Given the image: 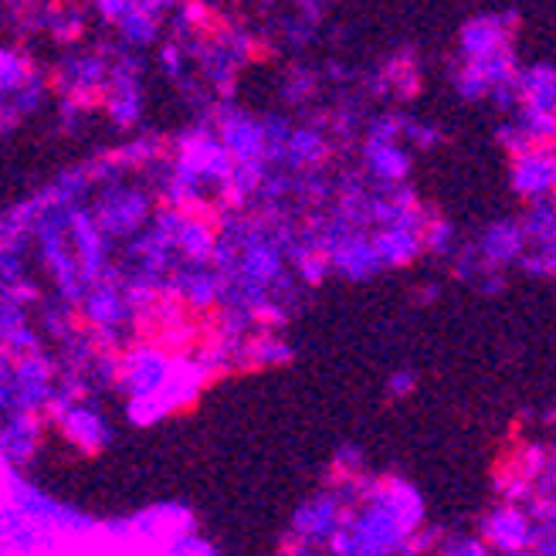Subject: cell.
I'll use <instances>...</instances> for the list:
<instances>
[{
    "label": "cell",
    "mask_w": 556,
    "mask_h": 556,
    "mask_svg": "<svg viewBox=\"0 0 556 556\" xmlns=\"http://www.w3.org/2000/svg\"><path fill=\"white\" fill-rule=\"evenodd\" d=\"M160 11H153L150 4H143V0H132V8L126 11V17L113 27L119 45L132 48V51H143L150 45H156L160 38Z\"/></svg>",
    "instance_id": "23"
},
{
    "label": "cell",
    "mask_w": 556,
    "mask_h": 556,
    "mask_svg": "<svg viewBox=\"0 0 556 556\" xmlns=\"http://www.w3.org/2000/svg\"><path fill=\"white\" fill-rule=\"evenodd\" d=\"M329 136L319 126H295L286 143V170L292 174H313L329 160Z\"/></svg>",
    "instance_id": "17"
},
{
    "label": "cell",
    "mask_w": 556,
    "mask_h": 556,
    "mask_svg": "<svg viewBox=\"0 0 556 556\" xmlns=\"http://www.w3.org/2000/svg\"><path fill=\"white\" fill-rule=\"evenodd\" d=\"M516 89H519V105L556 113V65H549V62L522 65L519 78H516Z\"/></svg>",
    "instance_id": "20"
},
{
    "label": "cell",
    "mask_w": 556,
    "mask_h": 556,
    "mask_svg": "<svg viewBox=\"0 0 556 556\" xmlns=\"http://www.w3.org/2000/svg\"><path fill=\"white\" fill-rule=\"evenodd\" d=\"M438 556H492V546L485 540H452L441 546Z\"/></svg>",
    "instance_id": "38"
},
{
    "label": "cell",
    "mask_w": 556,
    "mask_h": 556,
    "mask_svg": "<svg viewBox=\"0 0 556 556\" xmlns=\"http://www.w3.org/2000/svg\"><path fill=\"white\" fill-rule=\"evenodd\" d=\"M509 184L526 204L543 201V198H556L553 147H530V150L509 156Z\"/></svg>",
    "instance_id": "11"
},
{
    "label": "cell",
    "mask_w": 556,
    "mask_h": 556,
    "mask_svg": "<svg viewBox=\"0 0 556 556\" xmlns=\"http://www.w3.org/2000/svg\"><path fill=\"white\" fill-rule=\"evenodd\" d=\"M476 248L492 268H506V265H519V258L530 252V238H526L522 220H492L479 235Z\"/></svg>",
    "instance_id": "15"
},
{
    "label": "cell",
    "mask_w": 556,
    "mask_h": 556,
    "mask_svg": "<svg viewBox=\"0 0 556 556\" xmlns=\"http://www.w3.org/2000/svg\"><path fill=\"white\" fill-rule=\"evenodd\" d=\"M45 35L59 45H75L81 35H86V11L75 4H48Z\"/></svg>",
    "instance_id": "27"
},
{
    "label": "cell",
    "mask_w": 556,
    "mask_h": 556,
    "mask_svg": "<svg viewBox=\"0 0 556 556\" xmlns=\"http://www.w3.org/2000/svg\"><path fill=\"white\" fill-rule=\"evenodd\" d=\"M452 78H455V92L462 99H468V102H479V99H489L492 96V86H489V78H485V72H482L479 62H465L462 59Z\"/></svg>",
    "instance_id": "31"
},
{
    "label": "cell",
    "mask_w": 556,
    "mask_h": 556,
    "mask_svg": "<svg viewBox=\"0 0 556 556\" xmlns=\"http://www.w3.org/2000/svg\"><path fill=\"white\" fill-rule=\"evenodd\" d=\"M292 359V346L282 340V337H275L271 329H255V332H248V340L241 343L238 350V367L244 370H265V367H278V364H289Z\"/></svg>",
    "instance_id": "21"
},
{
    "label": "cell",
    "mask_w": 556,
    "mask_h": 556,
    "mask_svg": "<svg viewBox=\"0 0 556 556\" xmlns=\"http://www.w3.org/2000/svg\"><path fill=\"white\" fill-rule=\"evenodd\" d=\"M45 414L41 410H11L8 428H4V458L8 465H21L35 455L38 438H41Z\"/></svg>",
    "instance_id": "19"
},
{
    "label": "cell",
    "mask_w": 556,
    "mask_h": 556,
    "mask_svg": "<svg viewBox=\"0 0 556 556\" xmlns=\"http://www.w3.org/2000/svg\"><path fill=\"white\" fill-rule=\"evenodd\" d=\"M187 48L193 54V72H198V78L217 99H228L235 92L238 72L255 59L258 41L238 24H217L204 38H198Z\"/></svg>",
    "instance_id": "1"
},
{
    "label": "cell",
    "mask_w": 556,
    "mask_h": 556,
    "mask_svg": "<svg viewBox=\"0 0 556 556\" xmlns=\"http://www.w3.org/2000/svg\"><path fill=\"white\" fill-rule=\"evenodd\" d=\"M177 353L166 350L163 343L150 340V343H132L119 353V387L132 397V394H156L170 380Z\"/></svg>",
    "instance_id": "8"
},
{
    "label": "cell",
    "mask_w": 556,
    "mask_h": 556,
    "mask_svg": "<svg viewBox=\"0 0 556 556\" xmlns=\"http://www.w3.org/2000/svg\"><path fill=\"white\" fill-rule=\"evenodd\" d=\"M132 8V0H92V14L105 24V27H116L126 11Z\"/></svg>",
    "instance_id": "37"
},
{
    "label": "cell",
    "mask_w": 556,
    "mask_h": 556,
    "mask_svg": "<svg viewBox=\"0 0 556 556\" xmlns=\"http://www.w3.org/2000/svg\"><path fill=\"white\" fill-rule=\"evenodd\" d=\"M387 391H391V397H407L414 391V374L410 370L391 374V380H387Z\"/></svg>",
    "instance_id": "39"
},
{
    "label": "cell",
    "mask_w": 556,
    "mask_h": 556,
    "mask_svg": "<svg viewBox=\"0 0 556 556\" xmlns=\"http://www.w3.org/2000/svg\"><path fill=\"white\" fill-rule=\"evenodd\" d=\"M109 78H113V48L109 45L72 48L65 51V59L51 68V89H59V96L92 109V105H102Z\"/></svg>",
    "instance_id": "2"
},
{
    "label": "cell",
    "mask_w": 556,
    "mask_h": 556,
    "mask_svg": "<svg viewBox=\"0 0 556 556\" xmlns=\"http://www.w3.org/2000/svg\"><path fill=\"white\" fill-rule=\"evenodd\" d=\"M170 160L180 166L184 174H190V177H198L204 187H217V193H220V187L228 184V177L235 174V156H231V150L220 143V136H217V129L211 126V119L207 123H198V126H190V129H184L177 139H174V147H170Z\"/></svg>",
    "instance_id": "3"
},
{
    "label": "cell",
    "mask_w": 556,
    "mask_h": 556,
    "mask_svg": "<svg viewBox=\"0 0 556 556\" xmlns=\"http://www.w3.org/2000/svg\"><path fill=\"white\" fill-rule=\"evenodd\" d=\"M404 113H380L367 123L364 139H404Z\"/></svg>",
    "instance_id": "36"
},
{
    "label": "cell",
    "mask_w": 556,
    "mask_h": 556,
    "mask_svg": "<svg viewBox=\"0 0 556 556\" xmlns=\"http://www.w3.org/2000/svg\"><path fill=\"white\" fill-rule=\"evenodd\" d=\"M68 241H72L75 255L81 262V271H86V278H89V286L102 282V278H123V275H116L113 255H109V241H113V238L102 231L92 207H86V204L72 207V214H68Z\"/></svg>",
    "instance_id": "9"
},
{
    "label": "cell",
    "mask_w": 556,
    "mask_h": 556,
    "mask_svg": "<svg viewBox=\"0 0 556 556\" xmlns=\"http://www.w3.org/2000/svg\"><path fill=\"white\" fill-rule=\"evenodd\" d=\"M313 92H316V75L309 68H302V65L289 68V75L282 81V99L289 105H302V102H309Z\"/></svg>",
    "instance_id": "33"
},
{
    "label": "cell",
    "mask_w": 556,
    "mask_h": 556,
    "mask_svg": "<svg viewBox=\"0 0 556 556\" xmlns=\"http://www.w3.org/2000/svg\"><path fill=\"white\" fill-rule=\"evenodd\" d=\"M265 4H268V0H265Z\"/></svg>",
    "instance_id": "41"
},
{
    "label": "cell",
    "mask_w": 556,
    "mask_h": 556,
    "mask_svg": "<svg viewBox=\"0 0 556 556\" xmlns=\"http://www.w3.org/2000/svg\"><path fill=\"white\" fill-rule=\"evenodd\" d=\"M421 235H425V252L434 258H452L458 252V231H455L452 220L431 214Z\"/></svg>",
    "instance_id": "30"
},
{
    "label": "cell",
    "mask_w": 556,
    "mask_h": 556,
    "mask_svg": "<svg viewBox=\"0 0 556 556\" xmlns=\"http://www.w3.org/2000/svg\"><path fill=\"white\" fill-rule=\"evenodd\" d=\"M482 540L498 553L530 549L536 543V519H533V513L519 509V503H506L485 519Z\"/></svg>",
    "instance_id": "13"
},
{
    "label": "cell",
    "mask_w": 556,
    "mask_h": 556,
    "mask_svg": "<svg viewBox=\"0 0 556 556\" xmlns=\"http://www.w3.org/2000/svg\"><path fill=\"white\" fill-rule=\"evenodd\" d=\"M51 89V72H38L27 86H21L17 92L4 96V129H14L21 119H27L31 113H38V105L45 102Z\"/></svg>",
    "instance_id": "26"
},
{
    "label": "cell",
    "mask_w": 556,
    "mask_h": 556,
    "mask_svg": "<svg viewBox=\"0 0 556 556\" xmlns=\"http://www.w3.org/2000/svg\"><path fill=\"white\" fill-rule=\"evenodd\" d=\"M217 241H220V231L214 220L187 211L184 225L177 231V255L184 262H211L217 252Z\"/></svg>",
    "instance_id": "22"
},
{
    "label": "cell",
    "mask_w": 556,
    "mask_h": 556,
    "mask_svg": "<svg viewBox=\"0 0 556 556\" xmlns=\"http://www.w3.org/2000/svg\"><path fill=\"white\" fill-rule=\"evenodd\" d=\"M156 65H160V72H163L166 78L184 81V78L190 75L193 54H190V48H187L184 41L170 38V41H166V45L160 48V54H156Z\"/></svg>",
    "instance_id": "32"
},
{
    "label": "cell",
    "mask_w": 556,
    "mask_h": 556,
    "mask_svg": "<svg viewBox=\"0 0 556 556\" xmlns=\"http://www.w3.org/2000/svg\"><path fill=\"white\" fill-rule=\"evenodd\" d=\"M38 72H45V68L24 48L11 45V48L0 51V89H4V96H11L21 86H27V81H31Z\"/></svg>",
    "instance_id": "28"
},
{
    "label": "cell",
    "mask_w": 556,
    "mask_h": 556,
    "mask_svg": "<svg viewBox=\"0 0 556 556\" xmlns=\"http://www.w3.org/2000/svg\"><path fill=\"white\" fill-rule=\"evenodd\" d=\"M495 139H498V143H503V147L509 150V156H516V153H522V150L536 147L533 139H530V132H526V129L519 126V119H516V116H509L503 126L495 129Z\"/></svg>",
    "instance_id": "35"
},
{
    "label": "cell",
    "mask_w": 556,
    "mask_h": 556,
    "mask_svg": "<svg viewBox=\"0 0 556 556\" xmlns=\"http://www.w3.org/2000/svg\"><path fill=\"white\" fill-rule=\"evenodd\" d=\"M78 316L92 332H116L119 337L123 326L136 323V309L123 292V278H102V282H92L86 299L78 305Z\"/></svg>",
    "instance_id": "10"
},
{
    "label": "cell",
    "mask_w": 556,
    "mask_h": 556,
    "mask_svg": "<svg viewBox=\"0 0 556 556\" xmlns=\"http://www.w3.org/2000/svg\"><path fill=\"white\" fill-rule=\"evenodd\" d=\"M92 211L99 217V225L109 238H132L143 231L156 207H153V193L136 187V184H126V180H116V184H105L99 187L96 201H92Z\"/></svg>",
    "instance_id": "4"
},
{
    "label": "cell",
    "mask_w": 556,
    "mask_h": 556,
    "mask_svg": "<svg viewBox=\"0 0 556 556\" xmlns=\"http://www.w3.org/2000/svg\"><path fill=\"white\" fill-rule=\"evenodd\" d=\"M374 244L383 268H404L425 252V235L410 225H387L374 231Z\"/></svg>",
    "instance_id": "18"
},
{
    "label": "cell",
    "mask_w": 556,
    "mask_h": 556,
    "mask_svg": "<svg viewBox=\"0 0 556 556\" xmlns=\"http://www.w3.org/2000/svg\"><path fill=\"white\" fill-rule=\"evenodd\" d=\"M503 556H543L536 546H530V549H516V553H503Z\"/></svg>",
    "instance_id": "40"
},
{
    "label": "cell",
    "mask_w": 556,
    "mask_h": 556,
    "mask_svg": "<svg viewBox=\"0 0 556 556\" xmlns=\"http://www.w3.org/2000/svg\"><path fill=\"white\" fill-rule=\"evenodd\" d=\"M92 190H99L92 170H89V163H81V166H68L65 174L54 177L48 187H45V198L51 204H59V207H75L89 198Z\"/></svg>",
    "instance_id": "24"
},
{
    "label": "cell",
    "mask_w": 556,
    "mask_h": 556,
    "mask_svg": "<svg viewBox=\"0 0 556 556\" xmlns=\"http://www.w3.org/2000/svg\"><path fill=\"white\" fill-rule=\"evenodd\" d=\"M519 220L526 228V238H530V248H540V252H556V198L530 201Z\"/></svg>",
    "instance_id": "25"
},
{
    "label": "cell",
    "mask_w": 556,
    "mask_h": 556,
    "mask_svg": "<svg viewBox=\"0 0 556 556\" xmlns=\"http://www.w3.org/2000/svg\"><path fill=\"white\" fill-rule=\"evenodd\" d=\"M404 139L417 150H434L441 143V129L434 123H425V119H404Z\"/></svg>",
    "instance_id": "34"
},
{
    "label": "cell",
    "mask_w": 556,
    "mask_h": 556,
    "mask_svg": "<svg viewBox=\"0 0 556 556\" xmlns=\"http://www.w3.org/2000/svg\"><path fill=\"white\" fill-rule=\"evenodd\" d=\"M211 126L217 129L220 143L231 150L238 163H271L268 160V129L265 116L258 119L255 113H248L241 105H231L220 99L211 113Z\"/></svg>",
    "instance_id": "7"
},
{
    "label": "cell",
    "mask_w": 556,
    "mask_h": 556,
    "mask_svg": "<svg viewBox=\"0 0 556 556\" xmlns=\"http://www.w3.org/2000/svg\"><path fill=\"white\" fill-rule=\"evenodd\" d=\"M346 516H350V509L343 506V498L337 492H326V495L313 498V503L295 516V536L305 543L332 540L343 530Z\"/></svg>",
    "instance_id": "16"
},
{
    "label": "cell",
    "mask_w": 556,
    "mask_h": 556,
    "mask_svg": "<svg viewBox=\"0 0 556 556\" xmlns=\"http://www.w3.org/2000/svg\"><path fill=\"white\" fill-rule=\"evenodd\" d=\"M116 156L126 166V174L153 170L160 160H166V147L160 136H139V139H129V143L116 147Z\"/></svg>",
    "instance_id": "29"
},
{
    "label": "cell",
    "mask_w": 556,
    "mask_h": 556,
    "mask_svg": "<svg viewBox=\"0 0 556 556\" xmlns=\"http://www.w3.org/2000/svg\"><path fill=\"white\" fill-rule=\"evenodd\" d=\"M54 391V364L45 353H31V356H17L8 359L4 356V404L8 410H48Z\"/></svg>",
    "instance_id": "6"
},
{
    "label": "cell",
    "mask_w": 556,
    "mask_h": 556,
    "mask_svg": "<svg viewBox=\"0 0 556 556\" xmlns=\"http://www.w3.org/2000/svg\"><path fill=\"white\" fill-rule=\"evenodd\" d=\"M143 59L139 51L119 45L113 48V78H109L102 109L116 129H132L143 119Z\"/></svg>",
    "instance_id": "5"
},
{
    "label": "cell",
    "mask_w": 556,
    "mask_h": 556,
    "mask_svg": "<svg viewBox=\"0 0 556 556\" xmlns=\"http://www.w3.org/2000/svg\"><path fill=\"white\" fill-rule=\"evenodd\" d=\"M513 31H516V14H479L465 21L458 35V54L465 62H482L492 54L513 48Z\"/></svg>",
    "instance_id": "12"
},
{
    "label": "cell",
    "mask_w": 556,
    "mask_h": 556,
    "mask_svg": "<svg viewBox=\"0 0 556 556\" xmlns=\"http://www.w3.org/2000/svg\"><path fill=\"white\" fill-rule=\"evenodd\" d=\"M359 160H364L367 180H374L377 187L404 184L407 174H410V153H407V147L401 143V139H364Z\"/></svg>",
    "instance_id": "14"
}]
</instances>
